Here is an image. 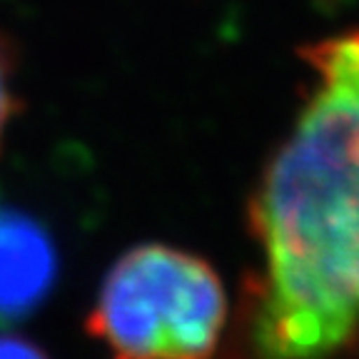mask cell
Returning a JSON list of instances; mask_svg holds the SVG:
<instances>
[{
  "label": "cell",
  "instance_id": "5b68a950",
  "mask_svg": "<svg viewBox=\"0 0 359 359\" xmlns=\"http://www.w3.org/2000/svg\"><path fill=\"white\" fill-rule=\"evenodd\" d=\"M0 359H48L43 349H38L28 339L11 334H0Z\"/></svg>",
  "mask_w": 359,
  "mask_h": 359
},
{
  "label": "cell",
  "instance_id": "7a4b0ae2",
  "mask_svg": "<svg viewBox=\"0 0 359 359\" xmlns=\"http://www.w3.org/2000/svg\"><path fill=\"white\" fill-rule=\"evenodd\" d=\"M224 320L217 272L197 255L150 242L110 267L88 330L115 359H210Z\"/></svg>",
  "mask_w": 359,
  "mask_h": 359
},
{
  "label": "cell",
  "instance_id": "277c9868",
  "mask_svg": "<svg viewBox=\"0 0 359 359\" xmlns=\"http://www.w3.org/2000/svg\"><path fill=\"white\" fill-rule=\"evenodd\" d=\"M13 110V90H11V53L6 40H0V135L6 128Z\"/></svg>",
  "mask_w": 359,
  "mask_h": 359
},
{
  "label": "cell",
  "instance_id": "3957f363",
  "mask_svg": "<svg viewBox=\"0 0 359 359\" xmlns=\"http://www.w3.org/2000/svg\"><path fill=\"white\" fill-rule=\"evenodd\" d=\"M57 282V250L45 224L0 202V327L30 320Z\"/></svg>",
  "mask_w": 359,
  "mask_h": 359
},
{
  "label": "cell",
  "instance_id": "6da1fadb",
  "mask_svg": "<svg viewBox=\"0 0 359 359\" xmlns=\"http://www.w3.org/2000/svg\"><path fill=\"white\" fill-rule=\"evenodd\" d=\"M314 88L250 200L262 267L247 330L259 359L359 352V28L299 48Z\"/></svg>",
  "mask_w": 359,
  "mask_h": 359
}]
</instances>
